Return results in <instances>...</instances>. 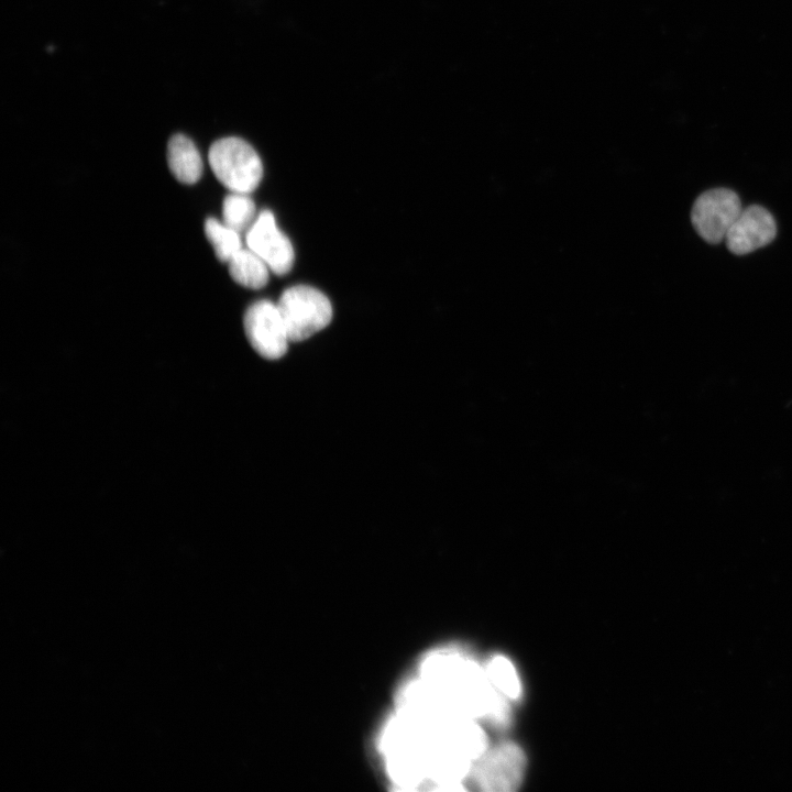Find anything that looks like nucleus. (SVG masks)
Instances as JSON below:
<instances>
[{"label": "nucleus", "instance_id": "f03ea898", "mask_svg": "<svg viewBox=\"0 0 792 792\" xmlns=\"http://www.w3.org/2000/svg\"><path fill=\"white\" fill-rule=\"evenodd\" d=\"M507 700L475 660L448 648L432 651L422 660L399 703L473 719L486 718L503 728L509 724Z\"/></svg>", "mask_w": 792, "mask_h": 792}, {"label": "nucleus", "instance_id": "4468645a", "mask_svg": "<svg viewBox=\"0 0 792 792\" xmlns=\"http://www.w3.org/2000/svg\"><path fill=\"white\" fill-rule=\"evenodd\" d=\"M222 218L223 222L235 231H248L256 219L254 201L249 194H229L223 199Z\"/></svg>", "mask_w": 792, "mask_h": 792}, {"label": "nucleus", "instance_id": "ddd939ff", "mask_svg": "<svg viewBox=\"0 0 792 792\" xmlns=\"http://www.w3.org/2000/svg\"><path fill=\"white\" fill-rule=\"evenodd\" d=\"M485 673L492 685L508 700H518L521 683L514 664L504 656H494L488 660Z\"/></svg>", "mask_w": 792, "mask_h": 792}, {"label": "nucleus", "instance_id": "9d476101", "mask_svg": "<svg viewBox=\"0 0 792 792\" xmlns=\"http://www.w3.org/2000/svg\"><path fill=\"white\" fill-rule=\"evenodd\" d=\"M167 164L173 176L182 184L194 185L202 176L201 155L195 143L184 134L177 133L169 139Z\"/></svg>", "mask_w": 792, "mask_h": 792}, {"label": "nucleus", "instance_id": "423d86ee", "mask_svg": "<svg viewBox=\"0 0 792 792\" xmlns=\"http://www.w3.org/2000/svg\"><path fill=\"white\" fill-rule=\"evenodd\" d=\"M737 194L714 188L701 194L691 210V220L698 235L708 243H719L741 212Z\"/></svg>", "mask_w": 792, "mask_h": 792}, {"label": "nucleus", "instance_id": "39448f33", "mask_svg": "<svg viewBox=\"0 0 792 792\" xmlns=\"http://www.w3.org/2000/svg\"><path fill=\"white\" fill-rule=\"evenodd\" d=\"M526 757L515 743L504 741L487 750L473 763L470 779L485 792L516 791L525 773Z\"/></svg>", "mask_w": 792, "mask_h": 792}, {"label": "nucleus", "instance_id": "7ed1b4c3", "mask_svg": "<svg viewBox=\"0 0 792 792\" xmlns=\"http://www.w3.org/2000/svg\"><path fill=\"white\" fill-rule=\"evenodd\" d=\"M208 162L217 179L231 193L250 194L263 177L258 154L246 141L237 136L213 142Z\"/></svg>", "mask_w": 792, "mask_h": 792}, {"label": "nucleus", "instance_id": "20e7f679", "mask_svg": "<svg viewBox=\"0 0 792 792\" xmlns=\"http://www.w3.org/2000/svg\"><path fill=\"white\" fill-rule=\"evenodd\" d=\"M277 307L292 342L310 338L324 329L332 319V306L328 297L307 285L287 288L280 295Z\"/></svg>", "mask_w": 792, "mask_h": 792}, {"label": "nucleus", "instance_id": "6e6552de", "mask_svg": "<svg viewBox=\"0 0 792 792\" xmlns=\"http://www.w3.org/2000/svg\"><path fill=\"white\" fill-rule=\"evenodd\" d=\"M248 248L261 256L276 275L287 274L294 264L295 253L289 239L277 228L275 217L263 210L246 231Z\"/></svg>", "mask_w": 792, "mask_h": 792}, {"label": "nucleus", "instance_id": "f8f14e48", "mask_svg": "<svg viewBox=\"0 0 792 792\" xmlns=\"http://www.w3.org/2000/svg\"><path fill=\"white\" fill-rule=\"evenodd\" d=\"M205 234L219 261L228 263L242 249L240 232L213 217L206 219Z\"/></svg>", "mask_w": 792, "mask_h": 792}, {"label": "nucleus", "instance_id": "1a4fd4ad", "mask_svg": "<svg viewBox=\"0 0 792 792\" xmlns=\"http://www.w3.org/2000/svg\"><path fill=\"white\" fill-rule=\"evenodd\" d=\"M776 234L777 224L772 215L763 207L752 205L741 210L725 241L732 253L744 255L769 244Z\"/></svg>", "mask_w": 792, "mask_h": 792}, {"label": "nucleus", "instance_id": "0eeeda50", "mask_svg": "<svg viewBox=\"0 0 792 792\" xmlns=\"http://www.w3.org/2000/svg\"><path fill=\"white\" fill-rule=\"evenodd\" d=\"M243 326L250 344L262 358L277 360L287 352L290 341L277 305L265 299L253 302Z\"/></svg>", "mask_w": 792, "mask_h": 792}, {"label": "nucleus", "instance_id": "9b49d317", "mask_svg": "<svg viewBox=\"0 0 792 792\" xmlns=\"http://www.w3.org/2000/svg\"><path fill=\"white\" fill-rule=\"evenodd\" d=\"M232 279L239 285L251 288H263L268 282V265L251 249H241L228 262Z\"/></svg>", "mask_w": 792, "mask_h": 792}, {"label": "nucleus", "instance_id": "f257e3e1", "mask_svg": "<svg viewBox=\"0 0 792 792\" xmlns=\"http://www.w3.org/2000/svg\"><path fill=\"white\" fill-rule=\"evenodd\" d=\"M475 721L398 705L381 739L389 777L404 789L463 790L488 748Z\"/></svg>", "mask_w": 792, "mask_h": 792}]
</instances>
